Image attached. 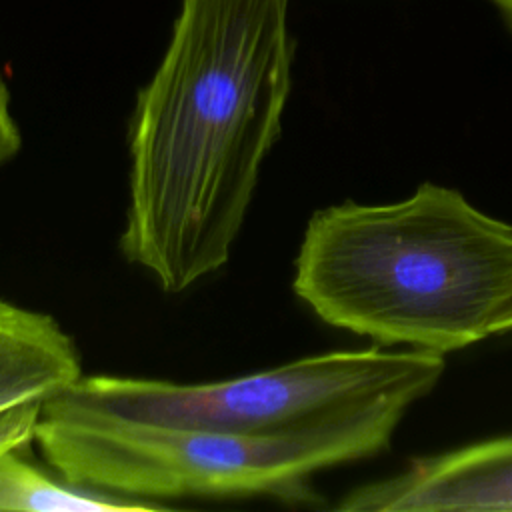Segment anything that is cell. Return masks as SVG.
<instances>
[{
    "instance_id": "6da1fadb",
    "label": "cell",
    "mask_w": 512,
    "mask_h": 512,
    "mask_svg": "<svg viewBox=\"0 0 512 512\" xmlns=\"http://www.w3.org/2000/svg\"><path fill=\"white\" fill-rule=\"evenodd\" d=\"M288 0H182L128 130L120 248L164 292L218 272L280 136L292 86Z\"/></svg>"
},
{
    "instance_id": "7a4b0ae2",
    "label": "cell",
    "mask_w": 512,
    "mask_h": 512,
    "mask_svg": "<svg viewBox=\"0 0 512 512\" xmlns=\"http://www.w3.org/2000/svg\"><path fill=\"white\" fill-rule=\"evenodd\" d=\"M292 288L334 328L460 350L502 334L512 310V224L432 182L394 204L328 206L308 220Z\"/></svg>"
},
{
    "instance_id": "3957f363",
    "label": "cell",
    "mask_w": 512,
    "mask_h": 512,
    "mask_svg": "<svg viewBox=\"0 0 512 512\" xmlns=\"http://www.w3.org/2000/svg\"><path fill=\"white\" fill-rule=\"evenodd\" d=\"M412 402L380 398L290 434L174 428L42 408L34 442L64 482L130 498L308 500V480L318 470L386 448Z\"/></svg>"
},
{
    "instance_id": "277c9868",
    "label": "cell",
    "mask_w": 512,
    "mask_h": 512,
    "mask_svg": "<svg viewBox=\"0 0 512 512\" xmlns=\"http://www.w3.org/2000/svg\"><path fill=\"white\" fill-rule=\"evenodd\" d=\"M444 368V354L428 350H340L204 384L82 376L44 408L174 428L290 434L380 398L404 396L416 402L436 386Z\"/></svg>"
},
{
    "instance_id": "5b68a950",
    "label": "cell",
    "mask_w": 512,
    "mask_h": 512,
    "mask_svg": "<svg viewBox=\"0 0 512 512\" xmlns=\"http://www.w3.org/2000/svg\"><path fill=\"white\" fill-rule=\"evenodd\" d=\"M346 512L512 510V436L410 462L402 472L348 492Z\"/></svg>"
},
{
    "instance_id": "8992f818",
    "label": "cell",
    "mask_w": 512,
    "mask_h": 512,
    "mask_svg": "<svg viewBox=\"0 0 512 512\" xmlns=\"http://www.w3.org/2000/svg\"><path fill=\"white\" fill-rule=\"evenodd\" d=\"M78 378V348L58 320L0 300V454L28 446L44 404Z\"/></svg>"
},
{
    "instance_id": "52a82bcc",
    "label": "cell",
    "mask_w": 512,
    "mask_h": 512,
    "mask_svg": "<svg viewBox=\"0 0 512 512\" xmlns=\"http://www.w3.org/2000/svg\"><path fill=\"white\" fill-rule=\"evenodd\" d=\"M22 448L0 454V510L34 512H124L162 510V504L118 498L114 492L62 484L44 470L24 460Z\"/></svg>"
},
{
    "instance_id": "ba28073f",
    "label": "cell",
    "mask_w": 512,
    "mask_h": 512,
    "mask_svg": "<svg viewBox=\"0 0 512 512\" xmlns=\"http://www.w3.org/2000/svg\"><path fill=\"white\" fill-rule=\"evenodd\" d=\"M20 146L22 134L10 112V90L0 74V166L14 158Z\"/></svg>"
},
{
    "instance_id": "9c48e42d",
    "label": "cell",
    "mask_w": 512,
    "mask_h": 512,
    "mask_svg": "<svg viewBox=\"0 0 512 512\" xmlns=\"http://www.w3.org/2000/svg\"><path fill=\"white\" fill-rule=\"evenodd\" d=\"M504 18L506 22L512 26V0H488Z\"/></svg>"
},
{
    "instance_id": "30bf717a",
    "label": "cell",
    "mask_w": 512,
    "mask_h": 512,
    "mask_svg": "<svg viewBox=\"0 0 512 512\" xmlns=\"http://www.w3.org/2000/svg\"><path fill=\"white\" fill-rule=\"evenodd\" d=\"M506 332H512V310H510V314L506 316V320L502 324V334H506Z\"/></svg>"
}]
</instances>
